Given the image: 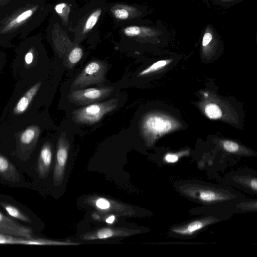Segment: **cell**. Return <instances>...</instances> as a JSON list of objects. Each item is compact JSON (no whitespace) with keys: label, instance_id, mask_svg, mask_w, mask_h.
I'll use <instances>...</instances> for the list:
<instances>
[{"label":"cell","instance_id":"12","mask_svg":"<svg viewBox=\"0 0 257 257\" xmlns=\"http://www.w3.org/2000/svg\"><path fill=\"white\" fill-rule=\"evenodd\" d=\"M98 209L105 211H114L122 215H132V208L127 206L109 200L103 197H97L89 201Z\"/></svg>","mask_w":257,"mask_h":257},{"label":"cell","instance_id":"6","mask_svg":"<svg viewBox=\"0 0 257 257\" xmlns=\"http://www.w3.org/2000/svg\"><path fill=\"white\" fill-rule=\"evenodd\" d=\"M113 91L111 87L88 88L72 91L69 93L70 101L79 105H88L97 102L109 96Z\"/></svg>","mask_w":257,"mask_h":257},{"label":"cell","instance_id":"21","mask_svg":"<svg viewBox=\"0 0 257 257\" xmlns=\"http://www.w3.org/2000/svg\"><path fill=\"white\" fill-rule=\"evenodd\" d=\"M204 222L201 221H195L190 223L186 228L173 229L172 230L175 232L181 234H190L200 229L205 225Z\"/></svg>","mask_w":257,"mask_h":257},{"label":"cell","instance_id":"11","mask_svg":"<svg viewBox=\"0 0 257 257\" xmlns=\"http://www.w3.org/2000/svg\"><path fill=\"white\" fill-rule=\"evenodd\" d=\"M52 144L49 141L42 145L37 162V172L39 178L45 179L48 176L52 159Z\"/></svg>","mask_w":257,"mask_h":257},{"label":"cell","instance_id":"16","mask_svg":"<svg viewBox=\"0 0 257 257\" xmlns=\"http://www.w3.org/2000/svg\"><path fill=\"white\" fill-rule=\"evenodd\" d=\"M123 33L130 37H149L156 34L155 30L143 26H130L123 30Z\"/></svg>","mask_w":257,"mask_h":257},{"label":"cell","instance_id":"5","mask_svg":"<svg viewBox=\"0 0 257 257\" xmlns=\"http://www.w3.org/2000/svg\"><path fill=\"white\" fill-rule=\"evenodd\" d=\"M107 69V65L102 61L89 62L73 81L71 88H80L103 83L105 80Z\"/></svg>","mask_w":257,"mask_h":257},{"label":"cell","instance_id":"24","mask_svg":"<svg viewBox=\"0 0 257 257\" xmlns=\"http://www.w3.org/2000/svg\"><path fill=\"white\" fill-rule=\"evenodd\" d=\"M199 198L201 200L206 202H211L223 199L221 195L209 190L201 191L199 193Z\"/></svg>","mask_w":257,"mask_h":257},{"label":"cell","instance_id":"9","mask_svg":"<svg viewBox=\"0 0 257 257\" xmlns=\"http://www.w3.org/2000/svg\"><path fill=\"white\" fill-rule=\"evenodd\" d=\"M138 230L122 227H104L96 230L86 232L80 236L85 240L104 239L109 238L128 236L139 233Z\"/></svg>","mask_w":257,"mask_h":257},{"label":"cell","instance_id":"18","mask_svg":"<svg viewBox=\"0 0 257 257\" xmlns=\"http://www.w3.org/2000/svg\"><path fill=\"white\" fill-rule=\"evenodd\" d=\"M0 205L11 216L24 222L32 223V221L29 216L13 205L4 202H0Z\"/></svg>","mask_w":257,"mask_h":257},{"label":"cell","instance_id":"27","mask_svg":"<svg viewBox=\"0 0 257 257\" xmlns=\"http://www.w3.org/2000/svg\"><path fill=\"white\" fill-rule=\"evenodd\" d=\"M166 161L169 163H175L178 160V157L174 154H168L165 156Z\"/></svg>","mask_w":257,"mask_h":257},{"label":"cell","instance_id":"20","mask_svg":"<svg viewBox=\"0 0 257 257\" xmlns=\"http://www.w3.org/2000/svg\"><path fill=\"white\" fill-rule=\"evenodd\" d=\"M28 239L0 232V244H26Z\"/></svg>","mask_w":257,"mask_h":257},{"label":"cell","instance_id":"2","mask_svg":"<svg viewBox=\"0 0 257 257\" xmlns=\"http://www.w3.org/2000/svg\"><path fill=\"white\" fill-rule=\"evenodd\" d=\"M14 49L11 68L17 82L39 76V68L45 54L41 36L28 37L21 40Z\"/></svg>","mask_w":257,"mask_h":257},{"label":"cell","instance_id":"17","mask_svg":"<svg viewBox=\"0 0 257 257\" xmlns=\"http://www.w3.org/2000/svg\"><path fill=\"white\" fill-rule=\"evenodd\" d=\"M30 0H0V18L23 6Z\"/></svg>","mask_w":257,"mask_h":257},{"label":"cell","instance_id":"14","mask_svg":"<svg viewBox=\"0 0 257 257\" xmlns=\"http://www.w3.org/2000/svg\"><path fill=\"white\" fill-rule=\"evenodd\" d=\"M111 12L115 19L120 20H131L141 15L137 8L124 4L114 5Z\"/></svg>","mask_w":257,"mask_h":257},{"label":"cell","instance_id":"7","mask_svg":"<svg viewBox=\"0 0 257 257\" xmlns=\"http://www.w3.org/2000/svg\"><path fill=\"white\" fill-rule=\"evenodd\" d=\"M69 150V142L66 134L62 133L59 138L56 154L55 164L53 174L54 185H60L64 179V172Z\"/></svg>","mask_w":257,"mask_h":257},{"label":"cell","instance_id":"4","mask_svg":"<svg viewBox=\"0 0 257 257\" xmlns=\"http://www.w3.org/2000/svg\"><path fill=\"white\" fill-rule=\"evenodd\" d=\"M117 98L88 104L74 110L72 112V120L77 124L96 123L105 114L114 110L117 107Z\"/></svg>","mask_w":257,"mask_h":257},{"label":"cell","instance_id":"3","mask_svg":"<svg viewBox=\"0 0 257 257\" xmlns=\"http://www.w3.org/2000/svg\"><path fill=\"white\" fill-rule=\"evenodd\" d=\"M42 132L39 119L13 130L0 132V135H10L15 140V153L22 161H26L36 149Z\"/></svg>","mask_w":257,"mask_h":257},{"label":"cell","instance_id":"8","mask_svg":"<svg viewBox=\"0 0 257 257\" xmlns=\"http://www.w3.org/2000/svg\"><path fill=\"white\" fill-rule=\"evenodd\" d=\"M141 127L144 135L148 138L168 132L172 128V123L167 119L156 115H151L144 119Z\"/></svg>","mask_w":257,"mask_h":257},{"label":"cell","instance_id":"32","mask_svg":"<svg viewBox=\"0 0 257 257\" xmlns=\"http://www.w3.org/2000/svg\"><path fill=\"white\" fill-rule=\"evenodd\" d=\"M221 1H225V2H228V1H232L233 0H221Z\"/></svg>","mask_w":257,"mask_h":257},{"label":"cell","instance_id":"29","mask_svg":"<svg viewBox=\"0 0 257 257\" xmlns=\"http://www.w3.org/2000/svg\"><path fill=\"white\" fill-rule=\"evenodd\" d=\"M250 186L254 190L257 189V180L256 178L252 179L250 182Z\"/></svg>","mask_w":257,"mask_h":257},{"label":"cell","instance_id":"31","mask_svg":"<svg viewBox=\"0 0 257 257\" xmlns=\"http://www.w3.org/2000/svg\"><path fill=\"white\" fill-rule=\"evenodd\" d=\"M0 232H3V233H7V232H6V230L4 228L1 227V226H0Z\"/></svg>","mask_w":257,"mask_h":257},{"label":"cell","instance_id":"1","mask_svg":"<svg viewBox=\"0 0 257 257\" xmlns=\"http://www.w3.org/2000/svg\"><path fill=\"white\" fill-rule=\"evenodd\" d=\"M50 9L46 0H30L0 18V46L14 48V40L21 41L41 25Z\"/></svg>","mask_w":257,"mask_h":257},{"label":"cell","instance_id":"13","mask_svg":"<svg viewBox=\"0 0 257 257\" xmlns=\"http://www.w3.org/2000/svg\"><path fill=\"white\" fill-rule=\"evenodd\" d=\"M0 177L3 179L12 182L20 181L19 173L15 166L4 155L0 153Z\"/></svg>","mask_w":257,"mask_h":257},{"label":"cell","instance_id":"22","mask_svg":"<svg viewBox=\"0 0 257 257\" xmlns=\"http://www.w3.org/2000/svg\"><path fill=\"white\" fill-rule=\"evenodd\" d=\"M83 56V51L81 47L76 46L73 48L68 54L67 60L70 67L77 64Z\"/></svg>","mask_w":257,"mask_h":257},{"label":"cell","instance_id":"25","mask_svg":"<svg viewBox=\"0 0 257 257\" xmlns=\"http://www.w3.org/2000/svg\"><path fill=\"white\" fill-rule=\"evenodd\" d=\"M170 60H160L157 61L154 64H153L150 66L148 67L147 68L142 71L139 74V76H143L146 75L147 74L155 72L159 70L160 69L164 67L167 63L168 62H169Z\"/></svg>","mask_w":257,"mask_h":257},{"label":"cell","instance_id":"15","mask_svg":"<svg viewBox=\"0 0 257 257\" xmlns=\"http://www.w3.org/2000/svg\"><path fill=\"white\" fill-rule=\"evenodd\" d=\"M101 13L102 9L97 8L89 14L81 27L79 36H84L93 28L97 23Z\"/></svg>","mask_w":257,"mask_h":257},{"label":"cell","instance_id":"19","mask_svg":"<svg viewBox=\"0 0 257 257\" xmlns=\"http://www.w3.org/2000/svg\"><path fill=\"white\" fill-rule=\"evenodd\" d=\"M55 13L60 17L64 24H67L70 12V7L65 3H59L54 6Z\"/></svg>","mask_w":257,"mask_h":257},{"label":"cell","instance_id":"26","mask_svg":"<svg viewBox=\"0 0 257 257\" xmlns=\"http://www.w3.org/2000/svg\"><path fill=\"white\" fill-rule=\"evenodd\" d=\"M224 149L228 152H236L238 150L239 146L236 143L230 141H225L223 143Z\"/></svg>","mask_w":257,"mask_h":257},{"label":"cell","instance_id":"23","mask_svg":"<svg viewBox=\"0 0 257 257\" xmlns=\"http://www.w3.org/2000/svg\"><path fill=\"white\" fill-rule=\"evenodd\" d=\"M206 115L210 119H217L222 115V111L219 107L215 103H209L205 108Z\"/></svg>","mask_w":257,"mask_h":257},{"label":"cell","instance_id":"30","mask_svg":"<svg viewBox=\"0 0 257 257\" xmlns=\"http://www.w3.org/2000/svg\"><path fill=\"white\" fill-rule=\"evenodd\" d=\"M115 219V216L114 215H112L108 216L106 219L105 221H106V222H107L108 223L111 224L114 222Z\"/></svg>","mask_w":257,"mask_h":257},{"label":"cell","instance_id":"28","mask_svg":"<svg viewBox=\"0 0 257 257\" xmlns=\"http://www.w3.org/2000/svg\"><path fill=\"white\" fill-rule=\"evenodd\" d=\"M6 60L5 53L0 50V74L6 64Z\"/></svg>","mask_w":257,"mask_h":257},{"label":"cell","instance_id":"10","mask_svg":"<svg viewBox=\"0 0 257 257\" xmlns=\"http://www.w3.org/2000/svg\"><path fill=\"white\" fill-rule=\"evenodd\" d=\"M0 226L6 230L7 234L27 239L33 238V232L31 228L17 223L1 212Z\"/></svg>","mask_w":257,"mask_h":257}]
</instances>
